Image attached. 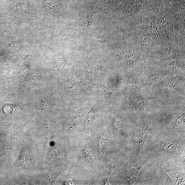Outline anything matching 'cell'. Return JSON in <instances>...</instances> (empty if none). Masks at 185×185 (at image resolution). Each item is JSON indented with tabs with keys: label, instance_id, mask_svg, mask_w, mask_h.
Wrapping results in <instances>:
<instances>
[{
	"label": "cell",
	"instance_id": "obj_1",
	"mask_svg": "<svg viewBox=\"0 0 185 185\" xmlns=\"http://www.w3.org/2000/svg\"><path fill=\"white\" fill-rule=\"evenodd\" d=\"M154 17L145 16L142 18V30L157 43H164L162 35L160 33Z\"/></svg>",
	"mask_w": 185,
	"mask_h": 185
},
{
	"label": "cell",
	"instance_id": "obj_3",
	"mask_svg": "<svg viewBox=\"0 0 185 185\" xmlns=\"http://www.w3.org/2000/svg\"><path fill=\"white\" fill-rule=\"evenodd\" d=\"M106 139L104 136H101L99 137L98 140V145L100 150H101L105 142Z\"/></svg>",
	"mask_w": 185,
	"mask_h": 185
},
{
	"label": "cell",
	"instance_id": "obj_2",
	"mask_svg": "<svg viewBox=\"0 0 185 185\" xmlns=\"http://www.w3.org/2000/svg\"><path fill=\"white\" fill-rule=\"evenodd\" d=\"M84 152V153L85 157L87 160L89 162H90L91 164H93V158L90 151L88 148H85Z\"/></svg>",
	"mask_w": 185,
	"mask_h": 185
}]
</instances>
